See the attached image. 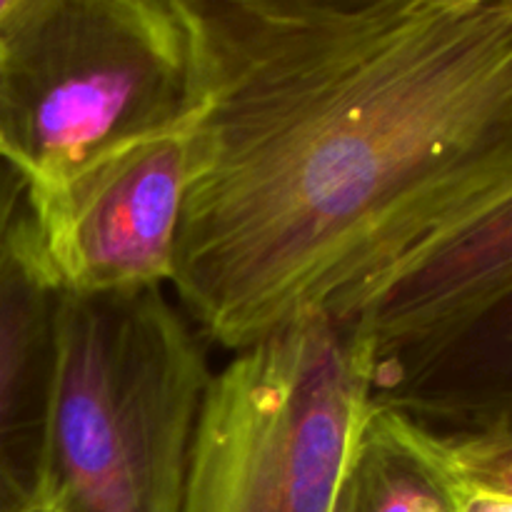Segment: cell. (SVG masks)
<instances>
[{"label": "cell", "mask_w": 512, "mask_h": 512, "mask_svg": "<svg viewBox=\"0 0 512 512\" xmlns=\"http://www.w3.org/2000/svg\"><path fill=\"white\" fill-rule=\"evenodd\" d=\"M195 125L198 108L25 193L35 253L55 293H123L170 283L195 168Z\"/></svg>", "instance_id": "5b68a950"}, {"label": "cell", "mask_w": 512, "mask_h": 512, "mask_svg": "<svg viewBox=\"0 0 512 512\" xmlns=\"http://www.w3.org/2000/svg\"><path fill=\"white\" fill-rule=\"evenodd\" d=\"M455 478L438 433L373 400L340 475L333 512H455Z\"/></svg>", "instance_id": "9c48e42d"}, {"label": "cell", "mask_w": 512, "mask_h": 512, "mask_svg": "<svg viewBox=\"0 0 512 512\" xmlns=\"http://www.w3.org/2000/svg\"><path fill=\"white\" fill-rule=\"evenodd\" d=\"M458 475V470H455ZM455 512H512V495L455 478Z\"/></svg>", "instance_id": "7c38bea8"}, {"label": "cell", "mask_w": 512, "mask_h": 512, "mask_svg": "<svg viewBox=\"0 0 512 512\" xmlns=\"http://www.w3.org/2000/svg\"><path fill=\"white\" fill-rule=\"evenodd\" d=\"M30 512H50L48 508H45V505L43 503H38V505H35V508L33 510H30Z\"/></svg>", "instance_id": "4fadbf2b"}, {"label": "cell", "mask_w": 512, "mask_h": 512, "mask_svg": "<svg viewBox=\"0 0 512 512\" xmlns=\"http://www.w3.org/2000/svg\"><path fill=\"white\" fill-rule=\"evenodd\" d=\"M440 438L460 478L512 495V425Z\"/></svg>", "instance_id": "30bf717a"}, {"label": "cell", "mask_w": 512, "mask_h": 512, "mask_svg": "<svg viewBox=\"0 0 512 512\" xmlns=\"http://www.w3.org/2000/svg\"><path fill=\"white\" fill-rule=\"evenodd\" d=\"M373 378L330 313L233 353L205 390L180 512H333Z\"/></svg>", "instance_id": "277c9868"}, {"label": "cell", "mask_w": 512, "mask_h": 512, "mask_svg": "<svg viewBox=\"0 0 512 512\" xmlns=\"http://www.w3.org/2000/svg\"><path fill=\"white\" fill-rule=\"evenodd\" d=\"M213 370L165 285L55 293L40 503L50 512H180Z\"/></svg>", "instance_id": "7a4b0ae2"}, {"label": "cell", "mask_w": 512, "mask_h": 512, "mask_svg": "<svg viewBox=\"0 0 512 512\" xmlns=\"http://www.w3.org/2000/svg\"><path fill=\"white\" fill-rule=\"evenodd\" d=\"M512 288V178L350 295L333 313L373 363L460 323Z\"/></svg>", "instance_id": "8992f818"}, {"label": "cell", "mask_w": 512, "mask_h": 512, "mask_svg": "<svg viewBox=\"0 0 512 512\" xmlns=\"http://www.w3.org/2000/svg\"><path fill=\"white\" fill-rule=\"evenodd\" d=\"M195 168L173 288L238 353L335 313L512 178V0H180Z\"/></svg>", "instance_id": "6da1fadb"}, {"label": "cell", "mask_w": 512, "mask_h": 512, "mask_svg": "<svg viewBox=\"0 0 512 512\" xmlns=\"http://www.w3.org/2000/svg\"><path fill=\"white\" fill-rule=\"evenodd\" d=\"M373 370L375 403L438 435L512 425V288Z\"/></svg>", "instance_id": "52a82bcc"}, {"label": "cell", "mask_w": 512, "mask_h": 512, "mask_svg": "<svg viewBox=\"0 0 512 512\" xmlns=\"http://www.w3.org/2000/svg\"><path fill=\"white\" fill-rule=\"evenodd\" d=\"M195 108L180 0H0V158L25 193Z\"/></svg>", "instance_id": "3957f363"}, {"label": "cell", "mask_w": 512, "mask_h": 512, "mask_svg": "<svg viewBox=\"0 0 512 512\" xmlns=\"http://www.w3.org/2000/svg\"><path fill=\"white\" fill-rule=\"evenodd\" d=\"M55 290L35 253L28 200L0 253V512L40 503Z\"/></svg>", "instance_id": "ba28073f"}, {"label": "cell", "mask_w": 512, "mask_h": 512, "mask_svg": "<svg viewBox=\"0 0 512 512\" xmlns=\"http://www.w3.org/2000/svg\"><path fill=\"white\" fill-rule=\"evenodd\" d=\"M25 213V183L3 158H0V253L8 245L15 225Z\"/></svg>", "instance_id": "8fae6325"}]
</instances>
